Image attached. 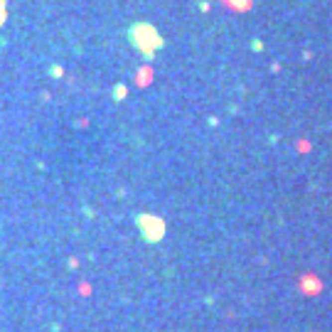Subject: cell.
Masks as SVG:
<instances>
[{
	"instance_id": "obj_1",
	"label": "cell",
	"mask_w": 332,
	"mask_h": 332,
	"mask_svg": "<svg viewBox=\"0 0 332 332\" xmlns=\"http://www.w3.org/2000/svg\"><path fill=\"white\" fill-rule=\"evenodd\" d=\"M5 17H7V10H5V0H0V27H2Z\"/></svg>"
}]
</instances>
